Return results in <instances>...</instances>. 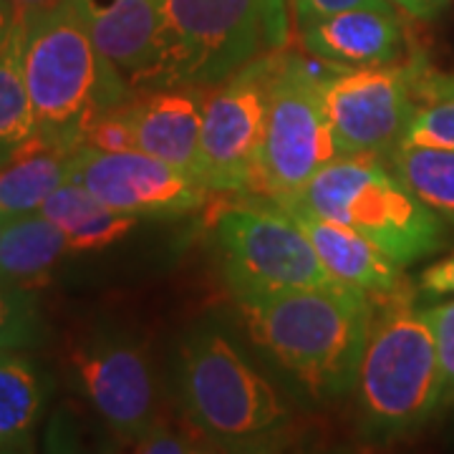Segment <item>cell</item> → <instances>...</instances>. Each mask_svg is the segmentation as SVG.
I'll return each mask as SVG.
<instances>
[{
    "label": "cell",
    "instance_id": "6da1fadb",
    "mask_svg": "<svg viewBox=\"0 0 454 454\" xmlns=\"http://www.w3.org/2000/svg\"><path fill=\"white\" fill-rule=\"evenodd\" d=\"M238 309L253 340L313 396H340L356 387L373 321L369 295L324 286L238 298Z\"/></svg>",
    "mask_w": 454,
    "mask_h": 454
},
{
    "label": "cell",
    "instance_id": "7a4b0ae2",
    "mask_svg": "<svg viewBox=\"0 0 454 454\" xmlns=\"http://www.w3.org/2000/svg\"><path fill=\"white\" fill-rule=\"evenodd\" d=\"M23 31V74L35 134L76 152L86 131L129 104L137 91L97 49L74 0Z\"/></svg>",
    "mask_w": 454,
    "mask_h": 454
},
{
    "label": "cell",
    "instance_id": "3957f363",
    "mask_svg": "<svg viewBox=\"0 0 454 454\" xmlns=\"http://www.w3.org/2000/svg\"><path fill=\"white\" fill-rule=\"evenodd\" d=\"M361 429L372 439H399L439 414L442 372L427 313L402 293L373 306L356 376Z\"/></svg>",
    "mask_w": 454,
    "mask_h": 454
},
{
    "label": "cell",
    "instance_id": "277c9868",
    "mask_svg": "<svg viewBox=\"0 0 454 454\" xmlns=\"http://www.w3.org/2000/svg\"><path fill=\"white\" fill-rule=\"evenodd\" d=\"M288 38V0H162L160 89H210Z\"/></svg>",
    "mask_w": 454,
    "mask_h": 454
},
{
    "label": "cell",
    "instance_id": "5b68a950",
    "mask_svg": "<svg viewBox=\"0 0 454 454\" xmlns=\"http://www.w3.org/2000/svg\"><path fill=\"white\" fill-rule=\"evenodd\" d=\"M276 202H295L356 230L402 268L437 253L444 240V223L437 212L373 157H339L301 192Z\"/></svg>",
    "mask_w": 454,
    "mask_h": 454
},
{
    "label": "cell",
    "instance_id": "8992f818",
    "mask_svg": "<svg viewBox=\"0 0 454 454\" xmlns=\"http://www.w3.org/2000/svg\"><path fill=\"white\" fill-rule=\"evenodd\" d=\"M179 391L197 429L230 447H255L288 422L278 389L235 343L200 328L179 348Z\"/></svg>",
    "mask_w": 454,
    "mask_h": 454
},
{
    "label": "cell",
    "instance_id": "52a82bcc",
    "mask_svg": "<svg viewBox=\"0 0 454 454\" xmlns=\"http://www.w3.org/2000/svg\"><path fill=\"white\" fill-rule=\"evenodd\" d=\"M325 66H313L298 53H280L258 167V192L273 202L301 192L324 167L339 160L325 114Z\"/></svg>",
    "mask_w": 454,
    "mask_h": 454
},
{
    "label": "cell",
    "instance_id": "ba28073f",
    "mask_svg": "<svg viewBox=\"0 0 454 454\" xmlns=\"http://www.w3.org/2000/svg\"><path fill=\"white\" fill-rule=\"evenodd\" d=\"M215 238L235 298L340 286L316 255L309 235L276 202H232L217 215Z\"/></svg>",
    "mask_w": 454,
    "mask_h": 454
},
{
    "label": "cell",
    "instance_id": "9c48e42d",
    "mask_svg": "<svg viewBox=\"0 0 454 454\" xmlns=\"http://www.w3.org/2000/svg\"><path fill=\"white\" fill-rule=\"evenodd\" d=\"M286 51V49H283ZM262 56L202 94V184L210 192H258L260 145L280 53Z\"/></svg>",
    "mask_w": 454,
    "mask_h": 454
},
{
    "label": "cell",
    "instance_id": "30bf717a",
    "mask_svg": "<svg viewBox=\"0 0 454 454\" xmlns=\"http://www.w3.org/2000/svg\"><path fill=\"white\" fill-rule=\"evenodd\" d=\"M422 61L366 68H331L324 82L325 114L339 157L384 160L404 145L417 114Z\"/></svg>",
    "mask_w": 454,
    "mask_h": 454
},
{
    "label": "cell",
    "instance_id": "8fae6325",
    "mask_svg": "<svg viewBox=\"0 0 454 454\" xmlns=\"http://www.w3.org/2000/svg\"><path fill=\"white\" fill-rule=\"evenodd\" d=\"M86 402L119 444L145 437L160 414V387L146 348L121 331H97L71 351Z\"/></svg>",
    "mask_w": 454,
    "mask_h": 454
},
{
    "label": "cell",
    "instance_id": "7c38bea8",
    "mask_svg": "<svg viewBox=\"0 0 454 454\" xmlns=\"http://www.w3.org/2000/svg\"><path fill=\"white\" fill-rule=\"evenodd\" d=\"M68 182L82 184L114 210L134 217H182L207 205L210 190L139 149L101 152L79 146L71 157Z\"/></svg>",
    "mask_w": 454,
    "mask_h": 454
},
{
    "label": "cell",
    "instance_id": "4fadbf2b",
    "mask_svg": "<svg viewBox=\"0 0 454 454\" xmlns=\"http://www.w3.org/2000/svg\"><path fill=\"white\" fill-rule=\"evenodd\" d=\"M97 49L134 91L160 89L162 0H74Z\"/></svg>",
    "mask_w": 454,
    "mask_h": 454
},
{
    "label": "cell",
    "instance_id": "5bb4252c",
    "mask_svg": "<svg viewBox=\"0 0 454 454\" xmlns=\"http://www.w3.org/2000/svg\"><path fill=\"white\" fill-rule=\"evenodd\" d=\"M202 94L205 89L167 86L137 91L124 112L129 116L134 149L152 154L202 184ZM205 187V184H202Z\"/></svg>",
    "mask_w": 454,
    "mask_h": 454
},
{
    "label": "cell",
    "instance_id": "9a60e30c",
    "mask_svg": "<svg viewBox=\"0 0 454 454\" xmlns=\"http://www.w3.org/2000/svg\"><path fill=\"white\" fill-rule=\"evenodd\" d=\"M276 205H280L303 227L316 255L321 258L331 278L339 280L340 286H348L354 291L369 295L373 306L387 303L391 298L406 293L402 265L391 260L381 247H376L369 238H364L361 232L340 223L313 215L295 202H276Z\"/></svg>",
    "mask_w": 454,
    "mask_h": 454
},
{
    "label": "cell",
    "instance_id": "2e32d148",
    "mask_svg": "<svg viewBox=\"0 0 454 454\" xmlns=\"http://www.w3.org/2000/svg\"><path fill=\"white\" fill-rule=\"evenodd\" d=\"M309 56L331 68H366L399 64L404 28L394 8H354L301 26Z\"/></svg>",
    "mask_w": 454,
    "mask_h": 454
},
{
    "label": "cell",
    "instance_id": "e0dca14e",
    "mask_svg": "<svg viewBox=\"0 0 454 454\" xmlns=\"http://www.w3.org/2000/svg\"><path fill=\"white\" fill-rule=\"evenodd\" d=\"M51 381L31 356L0 354V454H35Z\"/></svg>",
    "mask_w": 454,
    "mask_h": 454
},
{
    "label": "cell",
    "instance_id": "ac0fdd59",
    "mask_svg": "<svg viewBox=\"0 0 454 454\" xmlns=\"http://www.w3.org/2000/svg\"><path fill=\"white\" fill-rule=\"evenodd\" d=\"M74 152L46 137H33L8 162L0 164V210L23 217L41 212L64 182H68Z\"/></svg>",
    "mask_w": 454,
    "mask_h": 454
},
{
    "label": "cell",
    "instance_id": "d6986e66",
    "mask_svg": "<svg viewBox=\"0 0 454 454\" xmlns=\"http://www.w3.org/2000/svg\"><path fill=\"white\" fill-rule=\"evenodd\" d=\"M41 215L49 217L53 225L66 235L71 253L104 250L119 243L137 227L134 215L114 210L98 197L83 190L76 182H64L53 195L43 202Z\"/></svg>",
    "mask_w": 454,
    "mask_h": 454
},
{
    "label": "cell",
    "instance_id": "ffe728a7",
    "mask_svg": "<svg viewBox=\"0 0 454 454\" xmlns=\"http://www.w3.org/2000/svg\"><path fill=\"white\" fill-rule=\"evenodd\" d=\"M68 250L66 235L41 212L16 217L0 238V283L31 291L43 286Z\"/></svg>",
    "mask_w": 454,
    "mask_h": 454
},
{
    "label": "cell",
    "instance_id": "44dd1931",
    "mask_svg": "<svg viewBox=\"0 0 454 454\" xmlns=\"http://www.w3.org/2000/svg\"><path fill=\"white\" fill-rule=\"evenodd\" d=\"M23 41L26 31L16 23L11 38L0 46V164L35 137V116L23 74Z\"/></svg>",
    "mask_w": 454,
    "mask_h": 454
},
{
    "label": "cell",
    "instance_id": "7402d4cb",
    "mask_svg": "<svg viewBox=\"0 0 454 454\" xmlns=\"http://www.w3.org/2000/svg\"><path fill=\"white\" fill-rule=\"evenodd\" d=\"M391 172L442 220L454 223V149L399 145L389 157Z\"/></svg>",
    "mask_w": 454,
    "mask_h": 454
},
{
    "label": "cell",
    "instance_id": "603a6c76",
    "mask_svg": "<svg viewBox=\"0 0 454 454\" xmlns=\"http://www.w3.org/2000/svg\"><path fill=\"white\" fill-rule=\"evenodd\" d=\"M41 316L28 291L0 283V354H20L41 340Z\"/></svg>",
    "mask_w": 454,
    "mask_h": 454
},
{
    "label": "cell",
    "instance_id": "cb8c5ba5",
    "mask_svg": "<svg viewBox=\"0 0 454 454\" xmlns=\"http://www.w3.org/2000/svg\"><path fill=\"white\" fill-rule=\"evenodd\" d=\"M404 142L454 149V98L432 101L422 109H417L406 129Z\"/></svg>",
    "mask_w": 454,
    "mask_h": 454
},
{
    "label": "cell",
    "instance_id": "d4e9b609",
    "mask_svg": "<svg viewBox=\"0 0 454 454\" xmlns=\"http://www.w3.org/2000/svg\"><path fill=\"white\" fill-rule=\"evenodd\" d=\"M437 339L439 372H442V404L439 411L454 409V301L424 309Z\"/></svg>",
    "mask_w": 454,
    "mask_h": 454
},
{
    "label": "cell",
    "instance_id": "484cf974",
    "mask_svg": "<svg viewBox=\"0 0 454 454\" xmlns=\"http://www.w3.org/2000/svg\"><path fill=\"white\" fill-rule=\"evenodd\" d=\"M41 454H97L86 442L82 422L68 404L53 409L46 432H43V452Z\"/></svg>",
    "mask_w": 454,
    "mask_h": 454
},
{
    "label": "cell",
    "instance_id": "4316f807",
    "mask_svg": "<svg viewBox=\"0 0 454 454\" xmlns=\"http://www.w3.org/2000/svg\"><path fill=\"white\" fill-rule=\"evenodd\" d=\"M82 146H94L101 152H127L134 149V134H131L129 116L121 109L101 116L91 129L86 131Z\"/></svg>",
    "mask_w": 454,
    "mask_h": 454
},
{
    "label": "cell",
    "instance_id": "83f0119b",
    "mask_svg": "<svg viewBox=\"0 0 454 454\" xmlns=\"http://www.w3.org/2000/svg\"><path fill=\"white\" fill-rule=\"evenodd\" d=\"M190 444L187 439L179 434L175 427L160 419L154 424L145 437L129 444H119V454H187Z\"/></svg>",
    "mask_w": 454,
    "mask_h": 454
},
{
    "label": "cell",
    "instance_id": "f1b7e54d",
    "mask_svg": "<svg viewBox=\"0 0 454 454\" xmlns=\"http://www.w3.org/2000/svg\"><path fill=\"white\" fill-rule=\"evenodd\" d=\"M291 5L298 18V26L354 8H391L389 0H291Z\"/></svg>",
    "mask_w": 454,
    "mask_h": 454
},
{
    "label": "cell",
    "instance_id": "f546056e",
    "mask_svg": "<svg viewBox=\"0 0 454 454\" xmlns=\"http://www.w3.org/2000/svg\"><path fill=\"white\" fill-rule=\"evenodd\" d=\"M422 291L432 295H454V255L432 262L419 276Z\"/></svg>",
    "mask_w": 454,
    "mask_h": 454
},
{
    "label": "cell",
    "instance_id": "4dcf8cb0",
    "mask_svg": "<svg viewBox=\"0 0 454 454\" xmlns=\"http://www.w3.org/2000/svg\"><path fill=\"white\" fill-rule=\"evenodd\" d=\"M417 91H419V98H424L427 104L442 101V98H454V76L432 74L427 66H422L419 79H417Z\"/></svg>",
    "mask_w": 454,
    "mask_h": 454
},
{
    "label": "cell",
    "instance_id": "1f68e13d",
    "mask_svg": "<svg viewBox=\"0 0 454 454\" xmlns=\"http://www.w3.org/2000/svg\"><path fill=\"white\" fill-rule=\"evenodd\" d=\"M8 3L16 13V23L28 26L33 20H41V18L56 13L59 8L68 5L71 0H8Z\"/></svg>",
    "mask_w": 454,
    "mask_h": 454
},
{
    "label": "cell",
    "instance_id": "d6a6232c",
    "mask_svg": "<svg viewBox=\"0 0 454 454\" xmlns=\"http://www.w3.org/2000/svg\"><path fill=\"white\" fill-rule=\"evenodd\" d=\"M389 3L396 5L399 11H404L406 16L417 18V20H432L444 11V5L450 0H389Z\"/></svg>",
    "mask_w": 454,
    "mask_h": 454
},
{
    "label": "cell",
    "instance_id": "836d02e7",
    "mask_svg": "<svg viewBox=\"0 0 454 454\" xmlns=\"http://www.w3.org/2000/svg\"><path fill=\"white\" fill-rule=\"evenodd\" d=\"M13 28H16V13L8 0H0V46L11 38Z\"/></svg>",
    "mask_w": 454,
    "mask_h": 454
},
{
    "label": "cell",
    "instance_id": "e575fe53",
    "mask_svg": "<svg viewBox=\"0 0 454 454\" xmlns=\"http://www.w3.org/2000/svg\"><path fill=\"white\" fill-rule=\"evenodd\" d=\"M13 220H16V217H13V215H8V212H3V210H0V238H3V235H5V230H8V225H11V223H13Z\"/></svg>",
    "mask_w": 454,
    "mask_h": 454
},
{
    "label": "cell",
    "instance_id": "d590c367",
    "mask_svg": "<svg viewBox=\"0 0 454 454\" xmlns=\"http://www.w3.org/2000/svg\"><path fill=\"white\" fill-rule=\"evenodd\" d=\"M243 454H278L273 450H265V442L262 444H255V447H245Z\"/></svg>",
    "mask_w": 454,
    "mask_h": 454
},
{
    "label": "cell",
    "instance_id": "8d00e7d4",
    "mask_svg": "<svg viewBox=\"0 0 454 454\" xmlns=\"http://www.w3.org/2000/svg\"><path fill=\"white\" fill-rule=\"evenodd\" d=\"M187 454H207V452H200V450H190Z\"/></svg>",
    "mask_w": 454,
    "mask_h": 454
}]
</instances>
